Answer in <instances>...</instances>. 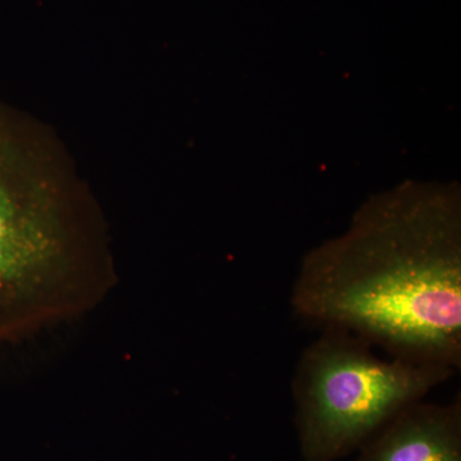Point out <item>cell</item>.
<instances>
[{
  "label": "cell",
  "mask_w": 461,
  "mask_h": 461,
  "mask_svg": "<svg viewBox=\"0 0 461 461\" xmlns=\"http://www.w3.org/2000/svg\"><path fill=\"white\" fill-rule=\"evenodd\" d=\"M291 306L390 357L459 371V194L408 185L366 202L348 232L306 254Z\"/></svg>",
  "instance_id": "6da1fadb"
},
{
  "label": "cell",
  "mask_w": 461,
  "mask_h": 461,
  "mask_svg": "<svg viewBox=\"0 0 461 461\" xmlns=\"http://www.w3.org/2000/svg\"><path fill=\"white\" fill-rule=\"evenodd\" d=\"M115 281L107 218L75 157L0 98V345L95 308Z\"/></svg>",
  "instance_id": "7a4b0ae2"
},
{
  "label": "cell",
  "mask_w": 461,
  "mask_h": 461,
  "mask_svg": "<svg viewBox=\"0 0 461 461\" xmlns=\"http://www.w3.org/2000/svg\"><path fill=\"white\" fill-rule=\"evenodd\" d=\"M321 330L303 350L291 387L303 461H339L357 453L393 415L456 373L384 359L348 330Z\"/></svg>",
  "instance_id": "3957f363"
},
{
  "label": "cell",
  "mask_w": 461,
  "mask_h": 461,
  "mask_svg": "<svg viewBox=\"0 0 461 461\" xmlns=\"http://www.w3.org/2000/svg\"><path fill=\"white\" fill-rule=\"evenodd\" d=\"M357 461H461V399L405 406L357 451Z\"/></svg>",
  "instance_id": "277c9868"
}]
</instances>
